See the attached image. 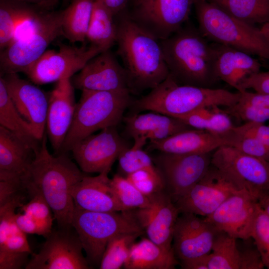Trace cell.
<instances>
[{
    "label": "cell",
    "instance_id": "f6af8a7d",
    "mask_svg": "<svg viewBox=\"0 0 269 269\" xmlns=\"http://www.w3.org/2000/svg\"><path fill=\"white\" fill-rule=\"evenodd\" d=\"M252 89L255 92L269 94V71L258 72L244 79L238 92Z\"/></svg>",
    "mask_w": 269,
    "mask_h": 269
},
{
    "label": "cell",
    "instance_id": "d6986e66",
    "mask_svg": "<svg viewBox=\"0 0 269 269\" xmlns=\"http://www.w3.org/2000/svg\"><path fill=\"white\" fill-rule=\"evenodd\" d=\"M149 198L148 205L134 210V215L148 239L166 250L173 251V232L179 210L164 190Z\"/></svg>",
    "mask_w": 269,
    "mask_h": 269
},
{
    "label": "cell",
    "instance_id": "4dcf8cb0",
    "mask_svg": "<svg viewBox=\"0 0 269 269\" xmlns=\"http://www.w3.org/2000/svg\"><path fill=\"white\" fill-rule=\"evenodd\" d=\"M229 14L254 25L269 22V0H212Z\"/></svg>",
    "mask_w": 269,
    "mask_h": 269
},
{
    "label": "cell",
    "instance_id": "d590c367",
    "mask_svg": "<svg viewBox=\"0 0 269 269\" xmlns=\"http://www.w3.org/2000/svg\"><path fill=\"white\" fill-rule=\"evenodd\" d=\"M134 139V145L124 149L118 158L120 168L126 175L139 169L155 166L152 158L142 149L147 140L142 136L136 137Z\"/></svg>",
    "mask_w": 269,
    "mask_h": 269
},
{
    "label": "cell",
    "instance_id": "f35d334b",
    "mask_svg": "<svg viewBox=\"0 0 269 269\" xmlns=\"http://www.w3.org/2000/svg\"><path fill=\"white\" fill-rule=\"evenodd\" d=\"M30 200L20 208L23 212L29 215L38 225L41 236L47 237L52 231L53 218L51 209L45 199L39 194L30 196Z\"/></svg>",
    "mask_w": 269,
    "mask_h": 269
},
{
    "label": "cell",
    "instance_id": "4fadbf2b",
    "mask_svg": "<svg viewBox=\"0 0 269 269\" xmlns=\"http://www.w3.org/2000/svg\"><path fill=\"white\" fill-rule=\"evenodd\" d=\"M194 3V0H141L131 17L160 40L182 27Z\"/></svg>",
    "mask_w": 269,
    "mask_h": 269
},
{
    "label": "cell",
    "instance_id": "f546056e",
    "mask_svg": "<svg viewBox=\"0 0 269 269\" xmlns=\"http://www.w3.org/2000/svg\"><path fill=\"white\" fill-rule=\"evenodd\" d=\"M0 125L31 144L37 151L40 146L31 125L20 114L0 78Z\"/></svg>",
    "mask_w": 269,
    "mask_h": 269
},
{
    "label": "cell",
    "instance_id": "2e32d148",
    "mask_svg": "<svg viewBox=\"0 0 269 269\" xmlns=\"http://www.w3.org/2000/svg\"><path fill=\"white\" fill-rule=\"evenodd\" d=\"M260 207L258 199L245 189L235 192L204 219L218 230L238 240L251 237Z\"/></svg>",
    "mask_w": 269,
    "mask_h": 269
},
{
    "label": "cell",
    "instance_id": "ba28073f",
    "mask_svg": "<svg viewBox=\"0 0 269 269\" xmlns=\"http://www.w3.org/2000/svg\"><path fill=\"white\" fill-rule=\"evenodd\" d=\"M62 10L44 14L40 24L27 36L11 42L1 51L3 74L25 72L46 50L49 45L63 35Z\"/></svg>",
    "mask_w": 269,
    "mask_h": 269
},
{
    "label": "cell",
    "instance_id": "cb8c5ba5",
    "mask_svg": "<svg viewBox=\"0 0 269 269\" xmlns=\"http://www.w3.org/2000/svg\"><path fill=\"white\" fill-rule=\"evenodd\" d=\"M223 145H227L224 135L191 129L163 139L150 141L148 146L162 152L189 154L211 152Z\"/></svg>",
    "mask_w": 269,
    "mask_h": 269
},
{
    "label": "cell",
    "instance_id": "ac0fdd59",
    "mask_svg": "<svg viewBox=\"0 0 269 269\" xmlns=\"http://www.w3.org/2000/svg\"><path fill=\"white\" fill-rule=\"evenodd\" d=\"M71 82L81 91L131 92L126 71L110 49L90 59Z\"/></svg>",
    "mask_w": 269,
    "mask_h": 269
},
{
    "label": "cell",
    "instance_id": "603a6c76",
    "mask_svg": "<svg viewBox=\"0 0 269 269\" xmlns=\"http://www.w3.org/2000/svg\"><path fill=\"white\" fill-rule=\"evenodd\" d=\"M36 151L29 142L0 126V180L21 179Z\"/></svg>",
    "mask_w": 269,
    "mask_h": 269
},
{
    "label": "cell",
    "instance_id": "681fc988",
    "mask_svg": "<svg viewBox=\"0 0 269 269\" xmlns=\"http://www.w3.org/2000/svg\"><path fill=\"white\" fill-rule=\"evenodd\" d=\"M15 221L19 228L25 234L42 235L38 225L28 214L24 212L17 213L15 215Z\"/></svg>",
    "mask_w": 269,
    "mask_h": 269
},
{
    "label": "cell",
    "instance_id": "484cf974",
    "mask_svg": "<svg viewBox=\"0 0 269 269\" xmlns=\"http://www.w3.org/2000/svg\"><path fill=\"white\" fill-rule=\"evenodd\" d=\"M124 121L130 136L133 138L142 136L149 141L192 129L178 119L153 112L134 114L125 118Z\"/></svg>",
    "mask_w": 269,
    "mask_h": 269
},
{
    "label": "cell",
    "instance_id": "836d02e7",
    "mask_svg": "<svg viewBox=\"0 0 269 269\" xmlns=\"http://www.w3.org/2000/svg\"><path fill=\"white\" fill-rule=\"evenodd\" d=\"M142 234L130 233L117 235L108 242L99 265L100 269H120L126 262L131 246Z\"/></svg>",
    "mask_w": 269,
    "mask_h": 269
},
{
    "label": "cell",
    "instance_id": "8992f818",
    "mask_svg": "<svg viewBox=\"0 0 269 269\" xmlns=\"http://www.w3.org/2000/svg\"><path fill=\"white\" fill-rule=\"evenodd\" d=\"M130 103V92L82 90L60 153L97 131L116 127Z\"/></svg>",
    "mask_w": 269,
    "mask_h": 269
},
{
    "label": "cell",
    "instance_id": "11a10c76",
    "mask_svg": "<svg viewBox=\"0 0 269 269\" xmlns=\"http://www.w3.org/2000/svg\"><path fill=\"white\" fill-rule=\"evenodd\" d=\"M17 0L25 1L37 2L38 3V2H47V1H50L51 0Z\"/></svg>",
    "mask_w": 269,
    "mask_h": 269
},
{
    "label": "cell",
    "instance_id": "b9f144b4",
    "mask_svg": "<svg viewBox=\"0 0 269 269\" xmlns=\"http://www.w3.org/2000/svg\"><path fill=\"white\" fill-rule=\"evenodd\" d=\"M229 116L245 123H265L269 121V109L238 102L224 110Z\"/></svg>",
    "mask_w": 269,
    "mask_h": 269
},
{
    "label": "cell",
    "instance_id": "7c38bea8",
    "mask_svg": "<svg viewBox=\"0 0 269 269\" xmlns=\"http://www.w3.org/2000/svg\"><path fill=\"white\" fill-rule=\"evenodd\" d=\"M241 189L229 175L211 164L201 180L174 203L180 213H190L205 217Z\"/></svg>",
    "mask_w": 269,
    "mask_h": 269
},
{
    "label": "cell",
    "instance_id": "f1b7e54d",
    "mask_svg": "<svg viewBox=\"0 0 269 269\" xmlns=\"http://www.w3.org/2000/svg\"><path fill=\"white\" fill-rule=\"evenodd\" d=\"M114 16L103 4L94 0L86 39L103 51L110 49L116 43L117 30Z\"/></svg>",
    "mask_w": 269,
    "mask_h": 269
},
{
    "label": "cell",
    "instance_id": "ffe728a7",
    "mask_svg": "<svg viewBox=\"0 0 269 269\" xmlns=\"http://www.w3.org/2000/svg\"><path fill=\"white\" fill-rule=\"evenodd\" d=\"M7 92L22 117L31 126L35 137L41 141L45 133L48 97L33 83L17 73L5 74Z\"/></svg>",
    "mask_w": 269,
    "mask_h": 269
},
{
    "label": "cell",
    "instance_id": "83f0119b",
    "mask_svg": "<svg viewBox=\"0 0 269 269\" xmlns=\"http://www.w3.org/2000/svg\"><path fill=\"white\" fill-rule=\"evenodd\" d=\"M94 0H73L62 10L63 35L71 42H83L87 37Z\"/></svg>",
    "mask_w": 269,
    "mask_h": 269
},
{
    "label": "cell",
    "instance_id": "6f0895ef",
    "mask_svg": "<svg viewBox=\"0 0 269 269\" xmlns=\"http://www.w3.org/2000/svg\"><path fill=\"white\" fill-rule=\"evenodd\" d=\"M207 0V1H211V0Z\"/></svg>",
    "mask_w": 269,
    "mask_h": 269
},
{
    "label": "cell",
    "instance_id": "f5cc1de1",
    "mask_svg": "<svg viewBox=\"0 0 269 269\" xmlns=\"http://www.w3.org/2000/svg\"><path fill=\"white\" fill-rule=\"evenodd\" d=\"M259 203L262 208L269 217V195L259 199Z\"/></svg>",
    "mask_w": 269,
    "mask_h": 269
},
{
    "label": "cell",
    "instance_id": "4316f807",
    "mask_svg": "<svg viewBox=\"0 0 269 269\" xmlns=\"http://www.w3.org/2000/svg\"><path fill=\"white\" fill-rule=\"evenodd\" d=\"M174 252L144 238L131 247L124 268L126 269H172L178 264Z\"/></svg>",
    "mask_w": 269,
    "mask_h": 269
},
{
    "label": "cell",
    "instance_id": "5b68a950",
    "mask_svg": "<svg viewBox=\"0 0 269 269\" xmlns=\"http://www.w3.org/2000/svg\"><path fill=\"white\" fill-rule=\"evenodd\" d=\"M199 30L207 39L269 60V42L261 29L233 17L217 4L194 0Z\"/></svg>",
    "mask_w": 269,
    "mask_h": 269
},
{
    "label": "cell",
    "instance_id": "e0dca14e",
    "mask_svg": "<svg viewBox=\"0 0 269 269\" xmlns=\"http://www.w3.org/2000/svg\"><path fill=\"white\" fill-rule=\"evenodd\" d=\"M180 214L174 226L172 242L176 259L183 262L209 255L219 231L198 215Z\"/></svg>",
    "mask_w": 269,
    "mask_h": 269
},
{
    "label": "cell",
    "instance_id": "d4e9b609",
    "mask_svg": "<svg viewBox=\"0 0 269 269\" xmlns=\"http://www.w3.org/2000/svg\"><path fill=\"white\" fill-rule=\"evenodd\" d=\"M215 51V72L222 80L238 91L242 81L260 71L261 64L251 55L223 44H213Z\"/></svg>",
    "mask_w": 269,
    "mask_h": 269
},
{
    "label": "cell",
    "instance_id": "5bb4252c",
    "mask_svg": "<svg viewBox=\"0 0 269 269\" xmlns=\"http://www.w3.org/2000/svg\"><path fill=\"white\" fill-rule=\"evenodd\" d=\"M51 231L37 254L32 255L26 269H88L89 264L83 256L78 235L70 229Z\"/></svg>",
    "mask_w": 269,
    "mask_h": 269
},
{
    "label": "cell",
    "instance_id": "7a4b0ae2",
    "mask_svg": "<svg viewBox=\"0 0 269 269\" xmlns=\"http://www.w3.org/2000/svg\"><path fill=\"white\" fill-rule=\"evenodd\" d=\"M116 25L117 53L131 91L155 88L169 74L159 40L130 16H122Z\"/></svg>",
    "mask_w": 269,
    "mask_h": 269
},
{
    "label": "cell",
    "instance_id": "277c9868",
    "mask_svg": "<svg viewBox=\"0 0 269 269\" xmlns=\"http://www.w3.org/2000/svg\"><path fill=\"white\" fill-rule=\"evenodd\" d=\"M240 97L239 92L180 84L169 75L148 94L136 100L133 107L137 111H150L178 118L202 108L231 107Z\"/></svg>",
    "mask_w": 269,
    "mask_h": 269
},
{
    "label": "cell",
    "instance_id": "bcb514c9",
    "mask_svg": "<svg viewBox=\"0 0 269 269\" xmlns=\"http://www.w3.org/2000/svg\"><path fill=\"white\" fill-rule=\"evenodd\" d=\"M234 129L240 134L256 138L269 148V125L260 123H245L241 126H235Z\"/></svg>",
    "mask_w": 269,
    "mask_h": 269
},
{
    "label": "cell",
    "instance_id": "9c48e42d",
    "mask_svg": "<svg viewBox=\"0 0 269 269\" xmlns=\"http://www.w3.org/2000/svg\"><path fill=\"white\" fill-rule=\"evenodd\" d=\"M211 164L229 175L241 189L259 200L269 195V162L223 145L212 155Z\"/></svg>",
    "mask_w": 269,
    "mask_h": 269
},
{
    "label": "cell",
    "instance_id": "ab89813d",
    "mask_svg": "<svg viewBox=\"0 0 269 269\" xmlns=\"http://www.w3.org/2000/svg\"><path fill=\"white\" fill-rule=\"evenodd\" d=\"M227 146L240 151L269 162V148L256 138L240 134L233 129L225 134Z\"/></svg>",
    "mask_w": 269,
    "mask_h": 269
},
{
    "label": "cell",
    "instance_id": "52a82bcc",
    "mask_svg": "<svg viewBox=\"0 0 269 269\" xmlns=\"http://www.w3.org/2000/svg\"><path fill=\"white\" fill-rule=\"evenodd\" d=\"M72 227L76 231L89 264L92 265H100L107 245L114 237L144 232L133 210L102 212L75 206Z\"/></svg>",
    "mask_w": 269,
    "mask_h": 269
},
{
    "label": "cell",
    "instance_id": "8fae6325",
    "mask_svg": "<svg viewBox=\"0 0 269 269\" xmlns=\"http://www.w3.org/2000/svg\"><path fill=\"white\" fill-rule=\"evenodd\" d=\"M155 160L165 182V191L174 202L205 175L211 165V152H162Z\"/></svg>",
    "mask_w": 269,
    "mask_h": 269
},
{
    "label": "cell",
    "instance_id": "74e56055",
    "mask_svg": "<svg viewBox=\"0 0 269 269\" xmlns=\"http://www.w3.org/2000/svg\"><path fill=\"white\" fill-rule=\"evenodd\" d=\"M141 193L149 197L165 190L164 179L156 166L138 170L126 175Z\"/></svg>",
    "mask_w": 269,
    "mask_h": 269
},
{
    "label": "cell",
    "instance_id": "60d3db41",
    "mask_svg": "<svg viewBox=\"0 0 269 269\" xmlns=\"http://www.w3.org/2000/svg\"><path fill=\"white\" fill-rule=\"evenodd\" d=\"M262 259L269 269V217L260 205L251 235Z\"/></svg>",
    "mask_w": 269,
    "mask_h": 269
},
{
    "label": "cell",
    "instance_id": "3957f363",
    "mask_svg": "<svg viewBox=\"0 0 269 269\" xmlns=\"http://www.w3.org/2000/svg\"><path fill=\"white\" fill-rule=\"evenodd\" d=\"M159 42L169 75L178 83L211 88L219 81L213 44H209L199 30L182 27Z\"/></svg>",
    "mask_w": 269,
    "mask_h": 269
},
{
    "label": "cell",
    "instance_id": "c3c4849f",
    "mask_svg": "<svg viewBox=\"0 0 269 269\" xmlns=\"http://www.w3.org/2000/svg\"><path fill=\"white\" fill-rule=\"evenodd\" d=\"M239 93L240 97L238 102L269 109V94L252 92L248 90H243Z\"/></svg>",
    "mask_w": 269,
    "mask_h": 269
},
{
    "label": "cell",
    "instance_id": "6da1fadb",
    "mask_svg": "<svg viewBox=\"0 0 269 269\" xmlns=\"http://www.w3.org/2000/svg\"><path fill=\"white\" fill-rule=\"evenodd\" d=\"M46 140L45 132L39 149L21 178L22 185L30 196L38 194L45 199L59 228L70 229L75 207L71 192L85 175L66 153L51 154Z\"/></svg>",
    "mask_w": 269,
    "mask_h": 269
},
{
    "label": "cell",
    "instance_id": "7402d4cb",
    "mask_svg": "<svg viewBox=\"0 0 269 269\" xmlns=\"http://www.w3.org/2000/svg\"><path fill=\"white\" fill-rule=\"evenodd\" d=\"M108 173L104 172L96 176L85 175L71 192L75 206L95 212L124 211L113 188Z\"/></svg>",
    "mask_w": 269,
    "mask_h": 269
},
{
    "label": "cell",
    "instance_id": "e575fe53",
    "mask_svg": "<svg viewBox=\"0 0 269 269\" xmlns=\"http://www.w3.org/2000/svg\"><path fill=\"white\" fill-rule=\"evenodd\" d=\"M0 251L33 254L26 234L17 226L15 216L0 218Z\"/></svg>",
    "mask_w": 269,
    "mask_h": 269
},
{
    "label": "cell",
    "instance_id": "7dc6e473",
    "mask_svg": "<svg viewBox=\"0 0 269 269\" xmlns=\"http://www.w3.org/2000/svg\"><path fill=\"white\" fill-rule=\"evenodd\" d=\"M28 253H15L0 251V269H19L26 267Z\"/></svg>",
    "mask_w": 269,
    "mask_h": 269
},
{
    "label": "cell",
    "instance_id": "30bf717a",
    "mask_svg": "<svg viewBox=\"0 0 269 269\" xmlns=\"http://www.w3.org/2000/svg\"><path fill=\"white\" fill-rule=\"evenodd\" d=\"M103 51L90 46L61 44L57 51L47 50L24 72L33 83L42 85L71 78L92 58Z\"/></svg>",
    "mask_w": 269,
    "mask_h": 269
},
{
    "label": "cell",
    "instance_id": "7bdbcfd3",
    "mask_svg": "<svg viewBox=\"0 0 269 269\" xmlns=\"http://www.w3.org/2000/svg\"><path fill=\"white\" fill-rule=\"evenodd\" d=\"M242 240L237 244L239 255V269H262L265 267L261 254L252 237Z\"/></svg>",
    "mask_w": 269,
    "mask_h": 269
},
{
    "label": "cell",
    "instance_id": "44dd1931",
    "mask_svg": "<svg viewBox=\"0 0 269 269\" xmlns=\"http://www.w3.org/2000/svg\"><path fill=\"white\" fill-rule=\"evenodd\" d=\"M71 78L57 82L48 97L46 132L56 153L62 146L72 125L76 103Z\"/></svg>",
    "mask_w": 269,
    "mask_h": 269
},
{
    "label": "cell",
    "instance_id": "9f6ffc18",
    "mask_svg": "<svg viewBox=\"0 0 269 269\" xmlns=\"http://www.w3.org/2000/svg\"><path fill=\"white\" fill-rule=\"evenodd\" d=\"M141 0H134V2H135V3H138V2H139L140 1H141Z\"/></svg>",
    "mask_w": 269,
    "mask_h": 269
},
{
    "label": "cell",
    "instance_id": "1f68e13d",
    "mask_svg": "<svg viewBox=\"0 0 269 269\" xmlns=\"http://www.w3.org/2000/svg\"><path fill=\"white\" fill-rule=\"evenodd\" d=\"M237 239L219 231L208 255L209 269H239Z\"/></svg>",
    "mask_w": 269,
    "mask_h": 269
},
{
    "label": "cell",
    "instance_id": "9a60e30c",
    "mask_svg": "<svg viewBox=\"0 0 269 269\" xmlns=\"http://www.w3.org/2000/svg\"><path fill=\"white\" fill-rule=\"evenodd\" d=\"M127 147L116 127H112L84 137L70 151L83 172L109 173L120 154Z\"/></svg>",
    "mask_w": 269,
    "mask_h": 269
},
{
    "label": "cell",
    "instance_id": "f907efd6",
    "mask_svg": "<svg viewBox=\"0 0 269 269\" xmlns=\"http://www.w3.org/2000/svg\"><path fill=\"white\" fill-rule=\"evenodd\" d=\"M208 255L191 260L180 262L181 268L184 269H209Z\"/></svg>",
    "mask_w": 269,
    "mask_h": 269
},
{
    "label": "cell",
    "instance_id": "ee69618b",
    "mask_svg": "<svg viewBox=\"0 0 269 269\" xmlns=\"http://www.w3.org/2000/svg\"><path fill=\"white\" fill-rule=\"evenodd\" d=\"M235 127L229 115L220 109V107H212L205 131L222 135L232 131Z\"/></svg>",
    "mask_w": 269,
    "mask_h": 269
},
{
    "label": "cell",
    "instance_id": "d6a6232c",
    "mask_svg": "<svg viewBox=\"0 0 269 269\" xmlns=\"http://www.w3.org/2000/svg\"><path fill=\"white\" fill-rule=\"evenodd\" d=\"M33 10L10 0H0V48L4 49L12 40L15 28L21 19Z\"/></svg>",
    "mask_w": 269,
    "mask_h": 269
},
{
    "label": "cell",
    "instance_id": "816d5d0a",
    "mask_svg": "<svg viewBox=\"0 0 269 269\" xmlns=\"http://www.w3.org/2000/svg\"><path fill=\"white\" fill-rule=\"evenodd\" d=\"M103 4L115 16L126 7L129 0H95Z\"/></svg>",
    "mask_w": 269,
    "mask_h": 269
},
{
    "label": "cell",
    "instance_id": "db71d44e",
    "mask_svg": "<svg viewBox=\"0 0 269 269\" xmlns=\"http://www.w3.org/2000/svg\"><path fill=\"white\" fill-rule=\"evenodd\" d=\"M260 29L269 42V22L264 24Z\"/></svg>",
    "mask_w": 269,
    "mask_h": 269
},
{
    "label": "cell",
    "instance_id": "8d00e7d4",
    "mask_svg": "<svg viewBox=\"0 0 269 269\" xmlns=\"http://www.w3.org/2000/svg\"><path fill=\"white\" fill-rule=\"evenodd\" d=\"M111 183L125 211L143 208L148 205L149 197L141 193L126 177L116 174L111 178Z\"/></svg>",
    "mask_w": 269,
    "mask_h": 269
}]
</instances>
